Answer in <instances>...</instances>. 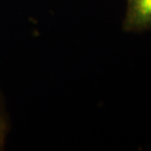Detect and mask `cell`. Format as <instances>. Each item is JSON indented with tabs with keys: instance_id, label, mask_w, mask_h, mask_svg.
<instances>
[{
	"instance_id": "1",
	"label": "cell",
	"mask_w": 151,
	"mask_h": 151,
	"mask_svg": "<svg viewBox=\"0 0 151 151\" xmlns=\"http://www.w3.org/2000/svg\"><path fill=\"white\" fill-rule=\"evenodd\" d=\"M151 28V0H128L123 30L142 31Z\"/></svg>"
},
{
	"instance_id": "2",
	"label": "cell",
	"mask_w": 151,
	"mask_h": 151,
	"mask_svg": "<svg viewBox=\"0 0 151 151\" xmlns=\"http://www.w3.org/2000/svg\"><path fill=\"white\" fill-rule=\"evenodd\" d=\"M5 133H6V123L1 114V111H0V150L2 149L3 145H4Z\"/></svg>"
}]
</instances>
